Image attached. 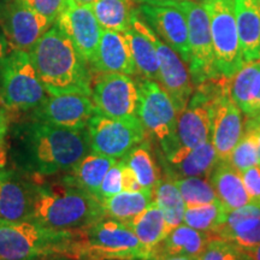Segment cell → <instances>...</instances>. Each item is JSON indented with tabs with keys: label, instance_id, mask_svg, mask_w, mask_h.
<instances>
[{
	"label": "cell",
	"instance_id": "obj_49",
	"mask_svg": "<svg viewBox=\"0 0 260 260\" xmlns=\"http://www.w3.org/2000/svg\"><path fill=\"white\" fill-rule=\"evenodd\" d=\"M249 118V117H248ZM253 122H254V124L256 126V130H258V138H259V145H260V123H258V121H256L255 118H252Z\"/></svg>",
	"mask_w": 260,
	"mask_h": 260
},
{
	"label": "cell",
	"instance_id": "obj_11",
	"mask_svg": "<svg viewBox=\"0 0 260 260\" xmlns=\"http://www.w3.org/2000/svg\"><path fill=\"white\" fill-rule=\"evenodd\" d=\"M96 112L110 118L138 116L139 88L129 75L95 73L92 75V94Z\"/></svg>",
	"mask_w": 260,
	"mask_h": 260
},
{
	"label": "cell",
	"instance_id": "obj_51",
	"mask_svg": "<svg viewBox=\"0 0 260 260\" xmlns=\"http://www.w3.org/2000/svg\"><path fill=\"white\" fill-rule=\"evenodd\" d=\"M256 2V5H258V9H259V11H260V0H255Z\"/></svg>",
	"mask_w": 260,
	"mask_h": 260
},
{
	"label": "cell",
	"instance_id": "obj_25",
	"mask_svg": "<svg viewBox=\"0 0 260 260\" xmlns=\"http://www.w3.org/2000/svg\"><path fill=\"white\" fill-rule=\"evenodd\" d=\"M116 162L115 158L90 151L73 169L67 171L64 180L96 198L104 177Z\"/></svg>",
	"mask_w": 260,
	"mask_h": 260
},
{
	"label": "cell",
	"instance_id": "obj_12",
	"mask_svg": "<svg viewBox=\"0 0 260 260\" xmlns=\"http://www.w3.org/2000/svg\"><path fill=\"white\" fill-rule=\"evenodd\" d=\"M53 23L19 0H9L0 9V28L12 50L30 52Z\"/></svg>",
	"mask_w": 260,
	"mask_h": 260
},
{
	"label": "cell",
	"instance_id": "obj_5",
	"mask_svg": "<svg viewBox=\"0 0 260 260\" xmlns=\"http://www.w3.org/2000/svg\"><path fill=\"white\" fill-rule=\"evenodd\" d=\"M70 260H149V253L126 224L104 218L77 230Z\"/></svg>",
	"mask_w": 260,
	"mask_h": 260
},
{
	"label": "cell",
	"instance_id": "obj_13",
	"mask_svg": "<svg viewBox=\"0 0 260 260\" xmlns=\"http://www.w3.org/2000/svg\"><path fill=\"white\" fill-rule=\"evenodd\" d=\"M95 113V105L89 95L60 94L48 95L38 109L30 112V121L68 129H86Z\"/></svg>",
	"mask_w": 260,
	"mask_h": 260
},
{
	"label": "cell",
	"instance_id": "obj_50",
	"mask_svg": "<svg viewBox=\"0 0 260 260\" xmlns=\"http://www.w3.org/2000/svg\"><path fill=\"white\" fill-rule=\"evenodd\" d=\"M252 118H255L256 121H258V123H260V113H259V115L256 116V117H252Z\"/></svg>",
	"mask_w": 260,
	"mask_h": 260
},
{
	"label": "cell",
	"instance_id": "obj_7",
	"mask_svg": "<svg viewBox=\"0 0 260 260\" xmlns=\"http://www.w3.org/2000/svg\"><path fill=\"white\" fill-rule=\"evenodd\" d=\"M155 5H171L180 9L186 16L189 37L190 61L188 64L190 79L194 84L220 76L211 38L210 18L203 3L194 0H168Z\"/></svg>",
	"mask_w": 260,
	"mask_h": 260
},
{
	"label": "cell",
	"instance_id": "obj_32",
	"mask_svg": "<svg viewBox=\"0 0 260 260\" xmlns=\"http://www.w3.org/2000/svg\"><path fill=\"white\" fill-rule=\"evenodd\" d=\"M122 159L134 171L142 187L146 189H154L158 182L160 181V174H159V169L155 165L153 157H152L149 145L145 142V140L140 142L139 145H136Z\"/></svg>",
	"mask_w": 260,
	"mask_h": 260
},
{
	"label": "cell",
	"instance_id": "obj_18",
	"mask_svg": "<svg viewBox=\"0 0 260 260\" xmlns=\"http://www.w3.org/2000/svg\"><path fill=\"white\" fill-rule=\"evenodd\" d=\"M154 44L159 58L158 82L169 94L177 115L186 109L194 93V83L189 71L180 56L155 34Z\"/></svg>",
	"mask_w": 260,
	"mask_h": 260
},
{
	"label": "cell",
	"instance_id": "obj_29",
	"mask_svg": "<svg viewBox=\"0 0 260 260\" xmlns=\"http://www.w3.org/2000/svg\"><path fill=\"white\" fill-rule=\"evenodd\" d=\"M218 161L219 159L217 157L214 146L212 141L209 140L205 144L198 146L197 148L191 149L183 158L171 164V167L178 176L210 177L211 172L216 168Z\"/></svg>",
	"mask_w": 260,
	"mask_h": 260
},
{
	"label": "cell",
	"instance_id": "obj_20",
	"mask_svg": "<svg viewBox=\"0 0 260 260\" xmlns=\"http://www.w3.org/2000/svg\"><path fill=\"white\" fill-rule=\"evenodd\" d=\"M89 67L94 73L139 75L124 31L103 30L96 54Z\"/></svg>",
	"mask_w": 260,
	"mask_h": 260
},
{
	"label": "cell",
	"instance_id": "obj_17",
	"mask_svg": "<svg viewBox=\"0 0 260 260\" xmlns=\"http://www.w3.org/2000/svg\"><path fill=\"white\" fill-rule=\"evenodd\" d=\"M138 10L155 34L176 52L184 63L189 64V37L187 19L183 12L176 6L155 4H142Z\"/></svg>",
	"mask_w": 260,
	"mask_h": 260
},
{
	"label": "cell",
	"instance_id": "obj_43",
	"mask_svg": "<svg viewBox=\"0 0 260 260\" xmlns=\"http://www.w3.org/2000/svg\"><path fill=\"white\" fill-rule=\"evenodd\" d=\"M245 115L249 118L256 117L260 113V68L259 73L256 75L254 83H253V88L251 92V98H249L248 105L245 110Z\"/></svg>",
	"mask_w": 260,
	"mask_h": 260
},
{
	"label": "cell",
	"instance_id": "obj_1",
	"mask_svg": "<svg viewBox=\"0 0 260 260\" xmlns=\"http://www.w3.org/2000/svg\"><path fill=\"white\" fill-rule=\"evenodd\" d=\"M14 155L32 176H52L73 169L90 149L88 130L30 121L14 133Z\"/></svg>",
	"mask_w": 260,
	"mask_h": 260
},
{
	"label": "cell",
	"instance_id": "obj_53",
	"mask_svg": "<svg viewBox=\"0 0 260 260\" xmlns=\"http://www.w3.org/2000/svg\"><path fill=\"white\" fill-rule=\"evenodd\" d=\"M259 164H260V162H259Z\"/></svg>",
	"mask_w": 260,
	"mask_h": 260
},
{
	"label": "cell",
	"instance_id": "obj_24",
	"mask_svg": "<svg viewBox=\"0 0 260 260\" xmlns=\"http://www.w3.org/2000/svg\"><path fill=\"white\" fill-rule=\"evenodd\" d=\"M212 239L211 234L199 232L193 228L183 225L175 228L169 233L152 253V259L162 255H188L193 258H199V255Z\"/></svg>",
	"mask_w": 260,
	"mask_h": 260
},
{
	"label": "cell",
	"instance_id": "obj_26",
	"mask_svg": "<svg viewBox=\"0 0 260 260\" xmlns=\"http://www.w3.org/2000/svg\"><path fill=\"white\" fill-rule=\"evenodd\" d=\"M153 203L152 190L142 189L140 191H121L102 204L106 218L129 224Z\"/></svg>",
	"mask_w": 260,
	"mask_h": 260
},
{
	"label": "cell",
	"instance_id": "obj_36",
	"mask_svg": "<svg viewBox=\"0 0 260 260\" xmlns=\"http://www.w3.org/2000/svg\"><path fill=\"white\" fill-rule=\"evenodd\" d=\"M260 60L248 61L233 77L229 79V93L234 103L245 112L248 105L253 83L259 73Z\"/></svg>",
	"mask_w": 260,
	"mask_h": 260
},
{
	"label": "cell",
	"instance_id": "obj_21",
	"mask_svg": "<svg viewBox=\"0 0 260 260\" xmlns=\"http://www.w3.org/2000/svg\"><path fill=\"white\" fill-rule=\"evenodd\" d=\"M134 58L138 74L144 79H159V58L154 44L155 32L140 15L139 10L133 16L132 27L124 31Z\"/></svg>",
	"mask_w": 260,
	"mask_h": 260
},
{
	"label": "cell",
	"instance_id": "obj_8",
	"mask_svg": "<svg viewBox=\"0 0 260 260\" xmlns=\"http://www.w3.org/2000/svg\"><path fill=\"white\" fill-rule=\"evenodd\" d=\"M138 117L149 134L161 145L165 157H170L176 147L177 112L174 103L159 82L144 79L139 81Z\"/></svg>",
	"mask_w": 260,
	"mask_h": 260
},
{
	"label": "cell",
	"instance_id": "obj_33",
	"mask_svg": "<svg viewBox=\"0 0 260 260\" xmlns=\"http://www.w3.org/2000/svg\"><path fill=\"white\" fill-rule=\"evenodd\" d=\"M228 210L219 200L214 203L199 205V206L186 207L183 222L186 225L199 230V232L212 234L224 223Z\"/></svg>",
	"mask_w": 260,
	"mask_h": 260
},
{
	"label": "cell",
	"instance_id": "obj_2",
	"mask_svg": "<svg viewBox=\"0 0 260 260\" xmlns=\"http://www.w3.org/2000/svg\"><path fill=\"white\" fill-rule=\"evenodd\" d=\"M42 86L50 95L92 94V70L70 39L54 23L29 52Z\"/></svg>",
	"mask_w": 260,
	"mask_h": 260
},
{
	"label": "cell",
	"instance_id": "obj_37",
	"mask_svg": "<svg viewBox=\"0 0 260 260\" xmlns=\"http://www.w3.org/2000/svg\"><path fill=\"white\" fill-rule=\"evenodd\" d=\"M198 260H248L246 253L228 240L212 237Z\"/></svg>",
	"mask_w": 260,
	"mask_h": 260
},
{
	"label": "cell",
	"instance_id": "obj_31",
	"mask_svg": "<svg viewBox=\"0 0 260 260\" xmlns=\"http://www.w3.org/2000/svg\"><path fill=\"white\" fill-rule=\"evenodd\" d=\"M228 161L240 172L255 167L260 162L258 130H256V126L252 118L247 117L245 125H243V134L235 148L233 149Z\"/></svg>",
	"mask_w": 260,
	"mask_h": 260
},
{
	"label": "cell",
	"instance_id": "obj_34",
	"mask_svg": "<svg viewBox=\"0 0 260 260\" xmlns=\"http://www.w3.org/2000/svg\"><path fill=\"white\" fill-rule=\"evenodd\" d=\"M186 207L199 206L218 200L209 177H183L174 181Z\"/></svg>",
	"mask_w": 260,
	"mask_h": 260
},
{
	"label": "cell",
	"instance_id": "obj_22",
	"mask_svg": "<svg viewBox=\"0 0 260 260\" xmlns=\"http://www.w3.org/2000/svg\"><path fill=\"white\" fill-rule=\"evenodd\" d=\"M209 178L217 198L228 212L240 209L252 201L246 190L241 172L237 171L228 160L218 161Z\"/></svg>",
	"mask_w": 260,
	"mask_h": 260
},
{
	"label": "cell",
	"instance_id": "obj_10",
	"mask_svg": "<svg viewBox=\"0 0 260 260\" xmlns=\"http://www.w3.org/2000/svg\"><path fill=\"white\" fill-rule=\"evenodd\" d=\"M90 149L106 157L122 159L145 140L146 132L138 116L110 118L95 113L88 125Z\"/></svg>",
	"mask_w": 260,
	"mask_h": 260
},
{
	"label": "cell",
	"instance_id": "obj_16",
	"mask_svg": "<svg viewBox=\"0 0 260 260\" xmlns=\"http://www.w3.org/2000/svg\"><path fill=\"white\" fill-rule=\"evenodd\" d=\"M211 141L220 160H228L243 134L242 111L234 103L230 93H223L209 105Z\"/></svg>",
	"mask_w": 260,
	"mask_h": 260
},
{
	"label": "cell",
	"instance_id": "obj_52",
	"mask_svg": "<svg viewBox=\"0 0 260 260\" xmlns=\"http://www.w3.org/2000/svg\"><path fill=\"white\" fill-rule=\"evenodd\" d=\"M2 6H3V3H2V0H0V9H2Z\"/></svg>",
	"mask_w": 260,
	"mask_h": 260
},
{
	"label": "cell",
	"instance_id": "obj_39",
	"mask_svg": "<svg viewBox=\"0 0 260 260\" xmlns=\"http://www.w3.org/2000/svg\"><path fill=\"white\" fill-rule=\"evenodd\" d=\"M19 2L46 17L53 24L56 23L58 16L67 4V0H19Z\"/></svg>",
	"mask_w": 260,
	"mask_h": 260
},
{
	"label": "cell",
	"instance_id": "obj_3",
	"mask_svg": "<svg viewBox=\"0 0 260 260\" xmlns=\"http://www.w3.org/2000/svg\"><path fill=\"white\" fill-rule=\"evenodd\" d=\"M34 205L31 218L57 230H80L106 218L103 204L92 194L64 180L50 183L32 176Z\"/></svg>",
	"mask_w": 260,
	"mask_h": 260
},
{
	"label": "cell",
	"instance_id": "obj_28",
	"mask_svg": "<svg viewBox=\"0 0 260 260\" xmlns=\"http://www.w3.org/2000/svg\"><path fill=\"white\" fill-rule=\"evenodd\" d=\"M103 30L126 31L136 12L135 0H96L90 5Z\"/></svg>",
	"mask_w": 260,
	"mask_h": 260
},
{
	"label": "cell",
	"instance_id": "obj_15",
	"mask_svg": "<svg viewBox=\"0 0 260 260\" xmlns=\"http://www.w3.org/2000/svg\"><path fill=\"white\" fill-rule=\"evenodd\" d=\"M56 24L70 39L87 63H92L99 47L103 29L90 5H79L74 0H67Z\"/></svg>",
	"mask_w": 260,
	"mask_h": 260
},
{
	"label": "cell",
	"instance_id": "obj_40",
	"mask_svg": "<svg viewBox=\"0 0 260 260\" xmlns=\"http://www.w3.org/2000/svg\"><path fill=\"white\" fill-rule=\"evenodd\" d=\"M246 190L252 201L260 203V167H252L242 172Z\"/></svg>",
	"mask_w": 260,
	"mask_h": 260
},
{
	"label": "cell",
	"instance_id": "obj_47",
	"mask_svg": "<svg viewBox=\"0 0 260 260\" xmlns=\"http://www.w3.org/2000/svg\"><path fill=\"white\" fill-rule=\"evenodd\" d=\"M135 2L142 3V4H159V3L168 2V0H135Z\"/></svg>",
	"mask_w": 260,
	"mask_h": 260
},
{
	"label": "cell",
	"instance_id": "obj_23",
	"mask_svg": "<svg viewBox=\"0 0 260 260\" xmlns=\"http://www.w3.org/2000/svg\"><path fill=\"white\" fill-rule=\"evenodd\" d=\"M235 16L243 59L260 60V11L255 0H235Z\"/></svg>",
	"mask_w": 260,
	"mask_h": 260
},
{
	"label": "cell",
	"instance_id": "obj_30",
	"mask_svg": "<svg viewBox=\"0 0 260 260\" xmlns=\"http://www.w3.org/2000/svg\"><path fill=\"white\" fill-rule=\"evenodd\" d=\"M153 200L164 216L169 233L180 226L183 222L186 204L174 181H159L154 189Z\"/></svg>",
	"mask_w": 260,
	"mask_h": 260
},
{
	"label": "cell",
	"instance_id": "obj_27",
	"mask_svg": "<svg viewBox=\"0 0 260 260\" xmlns=\"http://www.w3.org/2000/svg\"><path fill=\"white\" fill-rule=\"evenodd\" d=\"M126 225L135 233L142 246L147 249L149 259L152 258V253L155 247L169 235L167 222L155 203L152 204L145 212H142Z\"/></svg>",
	"mask_w": 260,
	"mask_h": 260
},
{
	"label": "cell",
	"instance_id": "obj_19",
	"mask_svg": "<svg viewBox=\"0 0 260 260\" xmlns=\"http://www.w3.org/2000/svg\"><path fill=\"white\" fill-rule=\"evenodd\" d=\"M34 182L12 170H0V220L21 222L31 218Z\"/></svg>",
	"mask_w": 260,
	"mask_h": 260
},
{
	"label": "cell",
	"instance_id": "obj_9",
	"mask_svg": "<svg viewBox=\"0 0 260 260\" xmlns=\"http://www.w3.org/2000/svg\"><path fill=\"white\" fill-rule=\"evenodd\" d=\"M210 18L211 38L217 69L233 77L245 65L235 16V0H203Z\"/></svg>",
	"mask_w": 260,
	"mask_h": 260
},
{
	"label": "cell",
	"instance_id": "obj_38",
	"mask_svg": "<svg viewBox=\"0 0 260 260\" xmlns=\"http://www.w3.org/2000/svg\"><path fill=\"white\" fill-rule=\"evenodd\" d=\"M122 191V171H121V162L119 160L112 165L111 169L107 171V174L104 177L102 186L98 191L96 199L103 203L113 195L121 193Z\"/></svg>",
	"mask_w": 260,
	"mask_h": 260
},
{
	"label": "cell",
	"instance_id": "obj_4",
	"mask_svg": "<svg viewBox=\"0 0 260 260\" xmlns=\"http://www.w3.org/2000/svg\"><path fill=\"white\" fill-rule=\"evenodd\" d=\"M77 230H57L32 219L0 220V260L71 259Z\"/></svg>",
	"mask_w": 260,
	"mask_h": 260
},
{
	"label": "cell",
	"instance_id": "obj_35",
	"mask_svg": "<svg viewBox=\"0 0 260 260\" xmlns=\"http://www.w3.org/2000/svg\"><path fill=\"white\" fill-rule=\"evenodd\" d=\"M211 236L228 240L243 251L251 249L260 243V217L246 219L230 228L217 229Z\"/></svg>",
	"mask_w": 260,
	"mask_h": 260
},
{
	"label": "cell",
	"instance_id": "obj_46",
	"mask_svg": "<svg viewBox=\"0 0 260 260\" xmlns=\"http://www.w3.org/2000/svg\"><path fill=\"white\" fill-rule=\"evenodd\" d=\"M152 260H198V258H193V256L188 255H162Z\"/></svg>",
	"mask_w": 260,
	"mask_h": 260
},
{
	"label": "cell",
	"instance_id": "obj_48",
	"mask_svg": "<svg viewBox=\"0 0 260 260\" xmlns=\"http://www.w3.org/2000/svg\"><path fill=\"white\" fill-rule=\"evenodd\" d=\"M74 2L79 5H92L96 0H74Z\"/></svg>",
	"mask_w": 260,
	"mask_h": 260
},
{
	"label": "cell",
	"instance_id": "obj_45",
	"mask_svg": "<svg viewBox=\"0 0 260 260\" xmlns=\"http://www.w3.org/2000/svg\"><path fill=\"white\" fill-rule=\"evenodd\" d=\"M243 252L246 253L247 259L248 260H260V243L258 246L253 247V248L247 249V251H243Z\"/></svg>",
	"mask_w": 260,
	"mask_h": 260
},
{
	"label": "cell",
	"instance_id": "obj_6",
	"mask_svg": "<svg viewBox=\"0 0 260 260\" xmlns=\"http://www.w3.org/2000/svg\"><path fill=\"white\" fill-rule=\"evenodd\" d=\"M48 95L28 52L12 51L0 70V105L5 111L31 112Z\"/></svg>",
	"mask_w": 260,
	"mask_h": 260
},
{
	"label": "cell",
	"instance_id": "obj_42",
	"mask_svg": "<svg viewBox=\"0 0 260 260\" xmlns=\"http://www.w3.org/2000/svg\"><path fill=\"white\" fill-rule=\"evenodd\" d=\"M121 171H122V190L123 191H140L146 189L140 184V182L134 174V171L130 169L126 162L121 159Z\"/></svg>",
	"mask_w": 260,
	"mask_h": 260
},
{
	"label": "cell",
	"instance_id": "obj_41",
	"mask_svg": "<svg viewBox=\"0 0 260 260\" xmlns=\"http://www.w3.org/2000/svg\"><path fill=\"white\" fill-rule=\"evenodd\" d=\"M9 130V118L4 109H0V170L8 162L9 147L6 144V135Z\"/></svg>",
	"mask_w": 260,
	"mask_h": 260
},
{
	"label": "cell",
	"instance_id": "obj_14",
	"mask_svg": "<svg viewBox=\"0 0 260 260\" xmlns=\"http://www.w3.org/2000/svg\"><path fill=\"white\" fill-rule=\"evenodd\" d=\"M209 105V98L199 89H194L187 107L177 115L176 147L167 158L170 164L178 161L191 149L211 140Z\"/></svg>",
	"mask_w": 260,
	"mask_h": 260
},
{
	"label": "cell",
	"instance_id": "obj_44",
	"mask_svg": "<svg viewBox=\"0 0 260 260\" xmlns=\"http://www.w3.org/2000/svg\"><path fill=\"white\" fill-rule=\"evenodd\" d=\"M14 51L12 50L11 45L9 44L8 39H6L4 31L0 28V70H2L3 65H4L6 58L10 56V53Z\"/></svg>",
	"mask_w": 260,
	"mask_h": 260
}]
</instances>
